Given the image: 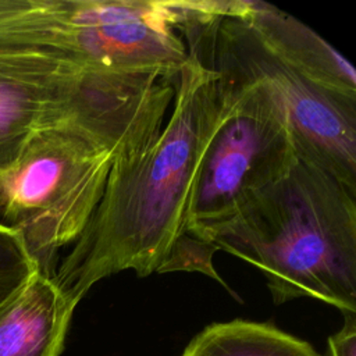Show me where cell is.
Returning a JSON list of instances; mask_svg holds the SVG:
<instances>
[{
    "label": "cell",
    "instance_id": "cell-12",
    "mask_svg": "<svg viewBox=\"0 0 356 356\" xmlns=\"http://www.w3.org/2000/svg\"><path fill=\"white\" fill-rule=\"evenodd\" d=\"M31 4L32 0H0V22L24 13Z\"/></svg>",
    "mask_w": 356,
    "mask_h": 356
},
{
    "label": "cell",
    "instance_id": "cell-5",
    "mask_svg": "<svg viewBox=\"0 0 356 356\" xmlns=\"http://www.w3.org/2000/svg\"><path fill=\"white\" fill-rule=\"evenodd\" d=\"M218 74L225 85L224 108L196 172L185 239L199 241L228 221L250 195L282 178L299 159L277 96L260 81Z\"/></svg>",
    "mask_w": 356,
    "mask_h": 356
},
{
    "label": "cell",
    "instance_id": "cell-8",
    "mask_svg": "<svg viewBox=\"0 0 356 356\" xmlns=\"http://www.w3.org/2000/svg\"><path fill=\"white\" fill-rule=\"evenodd\" d=\"M74 306L36 271L0 306V356H58Z\"/></svg>",
    "mask_w": 356,
    "mask_h": 356
},
{
    "label": "cell",
    "instance_id": "cell-11",
    "mask_svg": "<svg viewBox=\"0 0 356 356\" xmlns=\"http://www.w3.org/2000/svg\"><path fill=\"white\" fill-rule=\"evenodd\" d=\"M327 356H356V317L345 314L342 328L328 338Z\"/></svg>",
    "mask_w": 356,
    "mask_h": 356
},
{
    "label": "cell",
    "instance_id": "cell-10",
    "mask_svg": "<svg viewBox=\"0 0 356 356\" xmlns=\"http://www.w3.org/2000/svg\"><path fill=\"white\" fill-rule=\"evenodd\" d=\"M38 271L21 236L0 224V306L11 299Z\"/></svg>",
    "mask_w": 356,
    "mask_h": 356
},
{
    "label": "cell",
    "instance_id": "cell-7",
    "mask_svg": "<svg viewBox=\"0 0 356 356\" xmlns=\"http://www.w3.org/2000/svg\"><path fill=\"white\" fill-rule=\"evenodd\" d=\"M229 14L242 19L273 54L309 81L356 97L352 64L295 17L257 0H232Z\"/></svg>",
    "mask_w": 356,
    "mask_h": 356
},
{
    "label": "cell",
    "instance_id": "cell-9",
    "mask_svg": "<svg viewBox=\"0 0 356 356\" xmlns=\"http://www.w3.org/2000/svg\"><path fill=\"white\" fill-rule=\"evenodd\" d=\"M181 356H320L306 341L280 328L246 320L203 328Z\"/></svg>",
    "mask_w": 356,
    "mask_h": 356
},
{
    "label": "cell",
    "instance_id": "cell-6",
    "mask_svg": "<svg viewBox=\"0 0 356 356\" xmlns=\"http://www.w3.org/2000/svg\"><path fill=\"white\" fill-rule=\"evenodd\" d=\"M231 4L203 19L209 64L218 72L263 82L286 113L299 157L356 191V97L316 85L286 65L229 14Z\"/></svg>",
    "mask_w": 356,
    "mask_h": 356
},
{
    "label": "cell",
    "instance_id": "cell-2",
    "mask_svg": "<svg viewBox=\"0 0 356 356\" xmlns=\"http://www.w3.org/2000/svg\"><path fill=\"white\" fill-rule=\"evenodd\" d=\"M36 0L0 22V172L39 129L74 128L132 156L161 131L174 81L88 71L40 36Z\"/></svg>",
    "mask_w": 356,
    "mask_h": 356
},
{
    "label": "cell",
    "instance_id": "cell-4",
    "mask_svg": "<svg viewBox=\"0 0 356 356\" xmlns=\"http://www.w3.org/2000/svg\"><path fill=\"white\" fill-rule=\"evenodd\" d=\"M122 159L128 157L78 129L44 128L0 172L3 224L21 236L40 274L53 280L60 250L83 232L111 167Z\"/></svg>",
    "mask_w": 356,
    "mask_h": 356
},
{
    "label": "cell",
    "instance_id": "cell-1",
    "mask_svg": "<svg viewBox=\"0 0 356 356\" xmlns=\"http://www.w3.org/2000/svg\"><path fill=\"white\" fill-rule=\"evenodd\" d=\"M197 32L195 24L181 29L188 57L161 131L143 150L114 163L96 210L57 264L51 281L74 307L113 274L165 273L186 236L196 172L225 100L224 81L209 64Z\"/></svg>",
    "mask_w": 356,
    "mask_h": 356
},
{
    "label": "cell",
    "instance_id": "cell-3",
    "mask_svg": "<svg viewBox=\"0 0 356 356\" xmlns=\"http://www.w3.org/2000/svg\"><path fill=\"white\" fill-rule=\"evenodd\" d=\"M199 241L257 267L277 305L314 298L356 314V191L307 160Z\"/></svg>",
    "mask_w": 356,
    "mask_h": 356
},
{
    "label": "cell",
    "instance_id": "cell-13",
    "mask_svg": "<svg viewBox=\"0 0 356 356\" xmlns=\"http://www.w3.org/2000/svg\"><path fill=\"white\" fill-rule=\"evenodd\" d=\"M3 214H4V193H3V186L0 181V224H3Z\"/></svg>",
    "mask_w": 356,
    "mask_h": 356
}]
</instances>
